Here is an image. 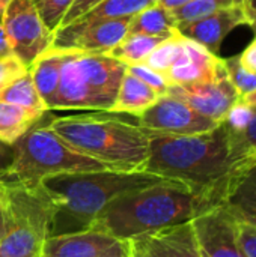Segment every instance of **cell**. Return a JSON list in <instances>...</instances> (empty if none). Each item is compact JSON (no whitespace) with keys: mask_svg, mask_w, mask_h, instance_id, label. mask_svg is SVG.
Listing matches in <instances>:
<instances>
[{"mask_svg":"<svg viewBox=\"0 0 256 257\" xmlns=\"http://www.w3.org/2000/svg\"><path fill=\"white\" fill-rule=\"evenodd\" d=\"M161 95L151 86L134 77L131 72L125 71L113 107L109 113H127L139 116L146 108H149Z\"/></svg>","mask_w":256,"mask_h":257,"instance_id":"obj_18","label":"cell"},{"mask_svg":"<svg viewBox=\"0 0 256 257\" xmlns=\"http://www.w3.org/2000/svg\"><path fill=\"white\" fill-rule=\"evenodd\" d=\"M158 2H160L164 8L174 11V9H177V8H180V6H183V5H186V3H189V2H192V0H158Z\"/></svg>","mask_w":256,"mask_h":257,"instance_id":"obj_37","label":"cell"},{"mask_svg":"<svg viewBox=\"0 0 256 257\" xmlns=\"http://www.w3.org/2000/svg\"><path fill=\"white\" fill-rule=\"evenodd\" d=\"M158 0H101L92 9H89L77 21L91 23L98 20H113L124 17H134L145 8L157 3ZM75 23V21H74Z\"/></svg>","mask_w":256,"mask_h":257,"instance_id":"obj_23","label":"cell"},{"mask_svg":"<svg viewBox=\"0 0 256 257\" xmlns=\"http://www.w3.org/2000/svg\"><path fill=\"white\" fill-rule=\"evenodd\" d=\"M238 56H240V62H241L243 68L252 74H256V36L255 39L246 47V50Z\"/></svg>","mask_w":256,"mask_h":257,"instance_id":"obj_35","label":"cell"},{"mask_svg":"<svg viewBox=\"0 0 256 257\" xmlns=\"http://www.w3.org/2000/svg\"><path fill=\"white\" fill-rule=\"evenodd\" d=\"M234 230L244 256L256 257V224L234 217Z\"/></svg>","mask_w":256,"mask_h":257,"instance_id":"obj_30","label":"cell"},{"mask_svg":"<svg viewBox=\"0 0 256 257\" xmlns=\"http://www.w3.org/2000/svg\"><path fill=\"white\" fill-rule=\"evenodd\" d=\"M249 26L253 29V32L256 33V17H252V18H250V23H249Z\"/></svg>","mask_w":256,"mask_h":257,"instance_id":"obj_44","label":"cell"},{"mask_svg":"<svg viewBox=\"0 0 256 257\" xmlns=\"http://www.w3.org/2000/svg\"><path fill=\"white\" fill-rule=\"evenodd\" d=\"M39 257H128V241L91 227L48 236Z\"/></svg>","mask_w":256,"mask_h":257,"instance_id":"obj_12","label":"cell"},{"mask_svg":"<svg viewBox=\"0 0 256 257\" xmlns=\"http://www.w3.org/2000/svg\"><path fill=\"white\" fill-rule=\"evenodd\" d=\"M63 60H65V50L48 48L29 68L33 84L39 96L45 102L47 108L57 90Z\"/></svg>","mask_w":256,"mask_h":257,"instance_id":"obj_19","label":"cell"},{"mask_svg":"<svg viewBox=\"0 0 256 257\" xmlns=\"http://www.w3.org/2000/svg\"><path fill=\"white\" fill-rule=\"evenodd\" d=\"M27 71L29 68L14 54L0 59V93Z\"/></svg>","mask_w":256,"mask_h":257,"instance_id":"obj_32","label":"cell"},{"mask_svg":"<svg viewBox=\"0 0 256 257\" xmlns=\"http://www.w3.org/2000/svg\"><path fill=\"white\" fill-rule=\"evenodd\" d=\"M15 157H17L15 146L0 140V179H3L8 175L9 169L15 161Z\"/></svg>","mask_w":256,"mask_h":257,"instance_id":"obj_34","label":"cell"},{"mask_svg":"<svg viewBox=\"0 0 256 257\" xmlns=\"http://www.w3.org/2000/svg\"><path fill=\"white\" fill-rule=\"evenodd\" d=\"M131 18L133 17L71 23L59 27L53 33V44L50 48L106 54L128 35Z\"/></svg>","mask_w":256,"mask_h":257,"instance_id":"obj_9","label":"cell"},{"mask_svg":"<svg viewBox=\"0 0 256 257\" xmlns=\"http://www.w3.org/2000/svg\"><path fill=\"white\" fill-rule=\"evenodd\" d=\"M163 179L148 172L116 170L63 173L42 179L39 185L50 196L54 206L50 236L91 229L113 199Z\"/></svg>","mask_w":256,"mask_h":257,"instance_id":"obj_3","label":"cell"},{"mask_svg":"<svg viewBox=\"0 0 256 257\" xmlns=\"http://www.w3.org/2000/svg\"><path fill=\"white\" fill-rule=\"evenodd\" d=\"M223 206L232 217L256 224V166L241 167Z\"/></svg>","mask_w":256,"mask_h":257,"instance_id":"obj_17","label":"cell"},{"mask_svg":"<svg viewBox=\"0 0 256 257\" xmlns=\"http://www.w3.org/2000/svg\"><path fill=\"white\" fill-rule=\"evenodd\" d=\"M184 41H186V38L177 30L174 35L166 38L163 42H160L152 50V53L145 60V65H148L149 68H152L164 75L169 71V68L180 57V54L184 48Z\"/></svg>","mask_w":256,"mask_h":257,"instance_id":"obj_26","label":"cell"},{"mask_svg":"<svg viewBox=\"0 0 256 257\" xmlns=\"http://www.w3.org/2000/svg\"><path fill=\"white\" fill-rule=\"evenodd\" d=\"M101 0H74L71 8L68 9L66 15L63 17L62 23H60V27L63 26H68L74 21H77L80 17H83L89 9H92L95 5H98Z\"/></svg>","mask_w":256,"mask_h":257,"instance_id":"obj_33","label":"cell"},{"mask_svg":"<svg viewBox=\"0 0 256 257\" xmlns=\"http://www.w3.org/2000/svg\"><path fill=\"white\" fill-rule=\"evenodd\" d=\"M244 166H256V149L246 154V157L243 158V167Z\"/></svg>","mask_w":256,"mask_h":257,"instance_id":"obj_41","label":"cell"},{"mask_svg":"<svg viewBox=\"0 0 256 257\" xmlns=\"http://www.w3.org/2000/svg\"><path fill=\"white\" fill-rule=\"evenodd\" d=\"M5 233H6V220H5V214H3V209H2L0 211V242H2V239L5 236Z\"/></svg>","mask_w":256,"mask_h":257,"instance_id":"obj_42","label":"cell"},{"mask_svg":"<svg viewBox=\"0 0 256 257\" xmlns=\"http://www.w3.org/2000/svg\"><path fill=\"white\" fill-rule=\"evenodd\" d=\"M128 257H201L192 221L128 239Z\"/></svg>","mask_w":256,"mask_h":257,"instance_id":"obj_13","label":"cell"},{"mask_svg":"<svg viewBox=\"0 0 256 257\" xmlns=\"http://www.w3.org/2000/svg\"><path fill=\"white\" fill-rule=\"evenodd\" d=\"M136 117L143 130L169 136L202 134L220 125L219 122L201 114L184 101L167 93L161 95L149 108Z\"/></svg>","mask_w":256,"mask_h":257,"instance_id":"obj_10","label":"cell"},{"mask_svg":"<svg viewBox=\"0 0 256 257\" xmlns=\"http://www.w3.org/2000/svg\"><path fill=\"white\" fill-rule=\"evenodd\" d=\"M240 101H241L244 105H247L253 113H256V92H253V93H249V95H246V96H243Z\"/></svg>","mask_w":256,"mask_h":257,"instance_id":"obj_38","label":"cell"},{"mask_svg":"<svg viewBox=\"0 0 256 257\" xmlns=\"http://www.w3.org/2000/svg\"><path fill=\"white\" fill-rule=\"evenodd\" d=\"M5 182L8 185L3 208L6 233L0 242V257H39L50 236L53 202L41 185Z\"/></svg>","mask_w":256,"mask_h":257,"instance_id":"obj_7","label":"cell"},{"mask_svg":"<svg viewBox=\"0 0 256 257\" xmlns=\"http://www.w3.org/2000/svg\"><path fill=\"white\" fill-rule=\"evenodd\" d=\"M169 36L127 35L115 48H112L106 54L116 59V60H119V62H122L127 66L140 65V63H145V60L152 53V50Z\"/></svg>","mask_w":256,"mask_h":257,"instance_id":"obj_22","label":"cell"},{"mask_svg":"<svg viewBox=\"0 0 256 257\" xmlns=\"http://www.w3.org/2000/svg\"><path fill=\"white\" fill-rule=\"evenodd\" d=\"M30 2L36 6L45 26L54 33L60 27V23L74 0H30Z\"/></svg>","mask_w":256,"mask_h":257,"instance_id":"obj_29","label":"cell"},{"mask_svg":"<svg viewBox=\"0 0 256 257\" xmlns=\"http://www.w3.org/2000/svg\"><path fill=\"white\" fill-rule=\"evenodd\" d=\"M214 206L219 205L196 194L187 185L163 179L113 199L94 221L92 229L128 241L143 233L192 221Z\"/></svg>","mask_w":256,"mask_h":257,"instance_id":"obj_2","label":"cell"},{"mask_svg":"<svg viewBox=\"0 0 256 257\" xmlns=\"http://www.w3.org/2000/svg\"><path fill=\"white\" fill-rule=\"evenodd\" d=\"M11 54H12V50H11L9 41L6 38V33H5L3 26L0 23V59H3L6 56H11Z\"/></svg>","mask_w":256,"mask_h":257,"instance_id":"obj_36","label":"cell"},{"mask_svg":"<svg viewBox=\"0 0 256 257\" xmlns=\"http://www.w3.org/2000/svg\"><path fill=\"white\" fill-rule=\"evenodd\" d=\"M44 116L45 113L0 101V140L14 145Z\"/></svg>","mask_w":256,"mask_h":257,"instance_id":"obj_21","label":"cell"},{"mask_svg":"<svg viewBox=\"0 0 256 257\" xmlns=\"http://www.w3.org/2000/svg\"><path fill=\"white\" fill-rule=\"evenodd\" d=\"M127 71L131 72L134 77H137L139 80H142L143 83H146L148 86H151L154 90H157L160 95H164L167 87H169V83L167 80L164 78L163 74H160L158 71L149 68L148 65L145 63H140V65H130L127 66Z\"/></svg>","mask_w":256,"mask_h":257,"instance_id":"obj_31","label":"cell"},{"mask_svg":"<svg viewBox=\"0 0 256 257\" xmlns=\"http://www.w3.org/2000/svg\"><path fill=\"white\" fill-rule=\"evenodd\" d=\"M241 26H249V15L244 5H235L196 21L181 24L178 26V32L187 39L202 45L214 56H219L225 38Z\"/></svg>","mask_w":256,"mask_h":257,"instance_id":"obj_15","label":"cell"},{"mask_svg":"<svg viewBox=\"0 0 256 257\" xmlns=\"http://www.w3.org/2000/svg\"><path fill=\"white\" fill-rule=\"evenodd\" d=\"M149 157L143 172L187 185L214 205L225 197L241 170L229 143L226 125L193 136L149 133Z\"/></svg>","mask_w":256,"mask_h":257,"instance_id":"obj_1","label":"cell"},{"mask_svg":"<svg viewBox=\"0 0 256 257\" xmlns=\"http://www.w3.org/2000/svg\"><path fill=\"white\" fill-rule=\"evenodd\" d=\"M223 63H225V68H226V72L232 86L240 95V99L249 93L256 92V74H252L243 68L238 54L223 59Z\"/></svg>","mask_w":256,"mask_h":257,"instance_id":"obj_28","label":"cell"},{"mask_svg":"<svg viewBox=\"0 0 256 257\" xmlns=\"http://www.w3.org/2000/svg\"><path fill=\"white\" fill-rule=\"evenodd\" d=\"M235 5H244V0H192L174 9L172 15L177 21V26H181Z\"/></svg>","mask_w":256,"mask_h":257,"instance_id":"obj_25","label":"cell"},{"mask_svg":"<svg viewBox=\"0 0 256 257\" xmlns=\"http://www.w3.org/2000/svg\"><path fill=\"white\" fill-rule=\"evenodd\" d=\"M48 125L72 149L107 170L143 172L148 161L149 136L139 123L92 113L53 117Z\"/></svg>","mask_w":256,"mask_h":257,"instance_id":"obj_4","label":"cell"},{"mask_svg":"<svg viewBox=\"0 0 256 257\" xmlns=\"http://www.w3.org/2000/svg\"><path fill=\"white\" fill-rule=\"evenodd\" d=\"M167 95L184 101L201 114L222 123L231 108L240 101V95L232 86L226 68L214 78L192 86H169Z\"/></svg>","mask_w":256,"mask_h":257,"instance_id":"obj_11","label":"cell"},{"mask_svg":"<svg viewBox=\"0 0 256 257\" xmlns=\"http://www.w3.org/2000/svg\"><path fill=\"white\" fill-rule=\"evenodd\" d=\"M223 69V59L186 38L180 57L164 74V78L169 86H192L214 80Z\"/></svg>","mask_w":256,"mask_h":257,"instance_id":"obj_16","label":"cell"},{"mask_svg":"<svg viewBox=\"0 0 256 257\" xmlns=\"http://www.w3.org/2000/svg\"><path fill=\"white\" fill-rule=\"evenodd\" d=\"M127 65L101 53L65 50L60 80L48 110L110 111Z\"/></svg>","mask_w":256,"mask_h":257,"instance_id":"obj_5","label":"cell"},{"mask_svg":"<svg viewBox=\"0 0 256 257\" xmlns=\"http://www.w3.org/2000/svg\"><path fill=\"white\" fill-rule=\"evenodd\" d=\"M6 191H8V185L3 179H0V211L5 208L6 203Z\"/></svg>","mask_w":256,"mask_h":257,"instance_id":"obj_40","label":"cell"},{"mask_svg":"<svg viewBox=\"0 0 256 257\" xmlns=\"http://www.w3.org/2000/svg\"><path fill=\"white\" fill-rule=\"evenodd\" d=\"M226 128L229 134L232 154L235 155L237 160L241 161V166H243V158L246 157V154L256 149V113L252 114V117L241 128H231L228 125Z\"/></svg>","mask_w":256,"mask_h":257,"instance_id":"obj_27","label":"cell"},{"mask_svg":"<svg viewBox=\"0 0 256 257\" xmlns=\"http://www.w3.org/2000/svg\"><path fill=\"white\" fill-rule=\"evenodd\" d=\"M0 101L3 102H9V104H15L38 113H47L48 108L45 105V102L42 101V98L39 96L30 71H27L24 75H21L20 78H17L14 83H11L2 93H0Z\"/></svg>","mask_w":256,"mask_h":257,"instance_id":"obj_24","label":"cell"},{"mask_svg":"<svg viewBox=\"0 0 256 257\" xmlns=\"http://www.w3.org/2000/svg\"><path fill=\"white\" fill-rule=\"evenodd\" d=\"M244 8L247 11V15H249V23H250V18L256 17V0H244Z\"/></svg>","mask_w":256,"mask_h":257,"instance_id":"obj_39","label":"cell"},{"mask_svg":"<svg viewBox=\"0 0 256 257\" xmlns=\"http://www.w3.org/2000/svg\"><path fill=\"white\" fill-rule=\"evenodd\" d=\"M178 30L172 11L164 8L160 2L137 12L128 26V35L148 36H169Z\"/></svg>","mask_w":256,"mask_h":257,"instance_id":"obj_20","label":"cell"},{"mask_svg":"<svg viewBox=\"0 0 256 257\" xmlns=\"http://www.w3.org/2000/svg\"><path fill=\"white\" fill-rule=\"evenodd\" d=\"M12 54L27 68L53 44V32L30 0H11L0 18Z\"/></svg>","mask_w":256,"mask_h":257,"instance_id":"obj_8","label":"cell"},{"mask_svg":"<svg viewBox=\"0 0 256 257\" xmlns=\"http://www.w3.org/2000/svg\"><path fill=\"white\" fill-rule=\"evenodd\" d=\"M201 257H246L234 230V217L223 205L214 206L192 220Z\"/></svg>","mask_w":256,"mask_h":257,"instance_id":"obj_14","label":"cell"},{"mask_svg":"<svg viewBox=\"0 0 256 257\" xmlns=\"http://www.w3.org/2000/svg\"><path fill=\"white\" fill-rule=\"evenodd\" d=\"M9 2L11 0H0V18H2V15H3V12H5V9H6Z\"/></svg>","mask_w":256,"mask_h":257,"instance_id":"obj_43","label":"cell"},{"mask_svg":"<svg viewBox=\"0 0 256 257\" xmlns=\"http://www.w3.org/2000/svg\"><path fill=\"white\" fill-rule=\"evenodd\" d=\"M48 123L42 117L14 143L17 157L3 181L36 187L42 179L56 175L107 170L101 163L72 149Z\"/></svg>","mask_w":256,"mask_h":257,"instance_id":"obj_6","label":"cell"}]
</instances>
